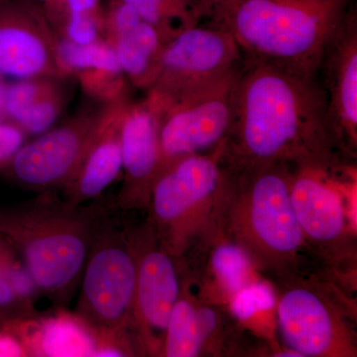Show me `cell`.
I'll list each match as a JSON object with an SVG mask.
<instances>
[{"instance_id":"obj_19","label":"cell","mask_w":357,"mask_h":357,"mask_svg":"<svg viewBox=\"0 0 357 357\" xmlns=\"http://www.w3.org/2000/svg\"><path fill=\"white\" fill-rule=\"evenodd\" d=\"M11 324L28 356H93L95 354V337L76 314L43 321L34 335L24 332L16 321Z\"/></svg>"},{"instance_id":"obj_34","label":"cell","mask_w":357,"mask_h":357,"mask_svg":"<svg viewBox=\"0 0 357 357\" xmlns=\"http://www.w3.org/2000/svg\"><path fill=\"white\" fill-rule=\"evenodd\" d=\"M4 1V0H0V2Z\"/></svg>"},{"instance_id":"obj_22","label":"cell","mask_w":357,"mask_h":357,"mask_svg":"<svg viewBox=\"0 0 357 357\" xmlns=\"http://www.w3.org/2000/svg\"><path fill=\"white\" fill-rule=\"evenodd\" d=\"M57 59L66 77L86 70H105L123 73L112 45L105 39L89 44L70 43L58 38Z\"/></svg>"},{"instance_id":"obj_30","label":"cell","mask_w":357,"mask_h":357,"mask_svg":"<svg viewBox=\"0 0 357 357\" xmlns=\"http://www.w3.org/2000/svg\"><path fill=\"white\" fill-rule=\"evenodd\" d=\"M203 17L210 23L218 24L229 13L244 0H199Z\"/></svg>"},{"instance_id":"obj_25","label":"cell","mask_w":357,"mask_h":357,"mask_svg":"<svg viewBox=\"0 0 357 357\" xmlns=\"http://www.w3.org/2000/svg\"><path fill=\"white\" fill-rule=\"evenodd\" d=\"M229 302L234 318L246 321L257 314L273 310L276 306L277 294L271 285L258 279L234 294Z\"/></svg>"},{"instance_id":"obj_24","label":"cell","mask_w":357,"mask_h":357,"mask_svg":"<svg viewBox=\"0 0 357 357\" xmlns=\"http://www.w3.org/2000/svg\"><path fill=\"white\" fill-rule=\"evenodd\" d=\"M20 261L13 246L0 236V316L6 321L31 319L35 314L16 295L11 282L14 268Z\"/></svg>"},{"instance_id":"obj_10","label":"cell","mask_w":357,"mask_h":357,"mask_svg":"<svg viewBox=\"0 0 357 357\" xmlns=\"http://www.w3.org/2000/svg\"><path fill=\"white\" fill-rule=\"evenodd\" d=\"M136 251L132 328L144 354L161 356L169 319L181 292L175 258L162 248L150 225L131 230Z\"/></svg>"},{"instance_id":"obj_16","label":"cell","mask_w":357,"mask_h":357,"mask_svg":"<svg viewBox=\"0 0 357 357\" xmlns=\"http://www.w3.org/2000/svg\"><path fill=\"white\" fill-rule=\"evenodd\" d=\"M130 102L128 96L103 103L100 119L76 173L63 188L65 201L74 206L96 198L122 171L121 123Z\"/></svg>"},{"instance_id":"obj_28","label":"cell","mask_w":357,"mask_h":357,"mask_svg":"<svg viewBox=\"0 0 357 357\" xmlns=\"http://www.w3.org/2000/svg\"><path fill=\"white\" fill-rule=\"evenodd\" d=\"M24 131L13 122L0 121V170H4L21 147L25 144Z\"/></svg>"},{"instance_id":"obj_27","label":"cell","mask_w":357,"mask_h":357,"mask_svg":"<svg viewBox=\"0 0 357 357\" xmlns=\"http://www.w3.org/2000/svg\"><path fill=\"white\" fill-rule=\"evenodd\" d=\"M142 20L139 13L126 2L109 0V6L105 8V41L112 43Z\"/></svg>"},{"instance_id":"obj_31","label":"cell","mask_w":357,"mask_h":357,"mask_svg":"<svg viewBox=\"0 0 357 357\" xmlns=\"http://www.w3.org/2000/svg\"><path fill=\"white\" fill-rule=\"evenodd\" d=\"M6 79L0 77V121L4 119L3 112V102H4V93H6Z\"/></svg>"},{"instance_id":"obj_26","label":"cell","mask_w":357,"mask_h":357,"mask_svg":"<svg viewBox=\"0 0 357 357\" xmlns=\"http://www.w3.org/2000/svg\"><path fill=\"white\" fill-rule=\"evenodd\" d=\"M84 93L100 100L109 103L126 98V83L123 73L95 70L79 73L76 76Z\"/></svg>"},{"instance_id":"obj_17","label":"cell","mask_w":357,"mask_h":357,"mask_svg":"<svg viewBox=\"0 0 357 357\" xmlns=\"http://www.w3.org/2000/svg\"><path fill=\"white\" fill-rule=\"evenodd\" d=\"M218 311L202 305L181 286L180 296L169 319L161 356L196 357L218 335Z\"/></svg>"},{"instance_id":"obj_32","label":"cell","mask_w":357,"mask_h":357,"mask_svg":"<svg viewBox=\"0 0 357 357\" xmlns=\"http://www.w3.org/2000/svg\"><path fill=\"white\" fill-rule=\"evenodd\" d=\"M37 1H39L40 3H46V2L51 1V0H37Z\"/></svg>"},{"instance_id":"obj_11","label":"cell","mask_w":357,"mask_h":357,"mask_svg":"<svg viewBox=\"0 0 357 357\" xmlns=\"http://www.w3.org/2000/svg\"><path fill=\"white\" fill-rule=\"evenodd\" d=\"M57 45V35L39 1L0 2V77L67 79L59 66Z\"/></svg>"},{"instance_id":"obj_2","label":"cell","mask_w":357,"mask_h":357,"mask_svg":"<svg viewBox=\"0 0 357 357\" xmlns=\"http://www.w3.org/2000/svg\"><path fill=\"white\" fill-rule=\"evenodd\" d=\"M293 175L287 164L231 170L215 220L218 234L241 245L256 270L278 281L299 276L309 249L291 201Z\"/></svg>"},{"instance_id":"obj_29","label":"cell","mask_w":357,"mask_h":357,"mask_svg":"<svg viewBox=\"0 0 357 357\" xmlns=\"http://www.w3.org/2000/svg\"><path fill=\"white\" fill-rule=\"evenodd\" d=\"M28 356L20 335L8 321L0 326V357Z\"/></svg>"},{"instance_id":"obj_14","label":"cell","mask_w":357,"mask_h":357,"mask_svg":"<svg viewBox=\"0 0 357 357\" xmlns=\"http://www.w3.org/2000/svg\"><path fill=\"white\" fill-rule=\"evenodd\" d=\"M121 145L124 178L117 204L123 211L147 206L161 160L159 112L147 98L128 102L121 119Z\"/></svg>"},{"instance_id":"obj_33","label":"cell","mask_w":357,"mask_h":357,"mask_svg":"<svg viewBox=\"0 0 357 357\" xmlns=\"http://www.w3.org/2000/svg\"><path fill=\"white\" fill-rule=\"evenodd\" d=\"M4 321H6V319H4L3 318H2L1 316H0V326H2V324H3Z\"/></svg>"},{"instance_id":"obj_7","label":"cell","mask_w":357,"mask_h":357,"mask_svg":"<svg viewBox=\"0 0 357 357\" xmlns=\"http://www.w3.org/2000/svg\"><path fill=\"white\" fill-rule=\"evenodd\" d=\"M279 283L277 325L287 349L301 357L356 356L347 310L330 288L300 276Z\"/></svg>"},{"instance_id":"obj_8","label":"cell","mask_w":357,"mask_h":357,"mask_svg":"<svg viewBox=\"0 0 357 357\" xmlns=\"http://www.w3.org/2000/svg\"><path fill=\"white\" fill-rule=\"evenodd\" d=\"M243 67L164 107H157L148 98L159 112L160 170L183 157L210 153L225 144Z\"/></svg>"},{"instance_id":"obj_4","label":"cell","mask_w":357,"mask_h":357,"mask_svg":"<svg viewBox=\"0 0 357 357\" xmlns=\"http://www.w3.org/2000/svg\"><path fill=\"white\" fill-rule=\"evenodd\" d=\"M351 10L349 0H244L215 25L230 32L244 62L318 77Z\"/></svg>"},{"instance_id":"obj_1","label":"cell","mask_w":357,"mask_h":357,"mask_svg":"<svg viewBox=\"0 0 357 357\" xmlns=\"http://www.w3.org/2000/svg\"><path fill=\"white\" fill-rule=\"evenodd\" d=\"M337 150L319 76L243 61L223 144L232 171L273 164L331 170L337 165Z\"/></svg>"},{"instance_id":"obj_5","label":"cell","mask_w":357,"mask_h":357,"mask_svg":"<svg viewBox=\"0 0 357 357\" xmlns=\"http://www.w3.org/2000/svg\"><path fill=\"white\" fill-rule=\"evenodd\" d=\"M137 260L131 230L119 229L109 215L98 227L83 275L76 316L96 340L93 356L132 354V328Z\"/></svg>"},{"instance_id":"obj_21","label":"cell","mask_w":357,"mask_h":357,"mask_svg":"<svg viewBox=\"0 0 357 357\" xmlns=\"http://www.w3.org/2000/svg\"><path fill=\"white\" fill-rule=\"evenodd\" d=\"M169 40L204 20L199 0H121Z\"/></svg>"},{"instance_id":"obj_18","label":"cell","mask_w":357,"mask_h":357,"mask_svg":"<svg viewBox=\"0 0 357 357\" xmlns=\"http://www.w3.org/2000/svg\"><path fill=\"white\" fill-rule=\"evenodd\" d=\"M169 41L156 27L142 20L110 45L126 79L136 88L147 91L158 75L162 54Z\"/></svg>"},{"instance_id":"obj_12","label":"cell","mask_w":357,"mask_h":357,"mask_svg":"<svg viewBox=\"0 0 357 357\" xmlns=\"http://www.w3.org/2000/svg\"><path fill=\"white\" fill-rule=\"evenodd\" d=\"M102 109L83 112L25 143L4 170L23 187L51 192L69 183L88 146Z\"/></svg>"},{"instance_id":"obj_15","label":"cell","mask_w":357,"mask_h":357,"mask_svg":"<svg viewBox=\"0 0 357 357\" xmlns=\"http://www.w3.org/2000/svg\"><path fill=\"white\" fill-rule=\"evenodd\" d=\"M319 74L324 75L328 119L340 151L354 152L357 140V23L351 11L328 50Z\"/></svg>"},{"instance_id":"obj_3","label":"cell","mask_w":357,"mask_h":357,"mask_svg":"<svg viewBox=\"0 0 357 357\" xmlns=\"http://www.w3.org/2000/svg\"><path fill=\"white\" fill-rule=\"evenodd\" d=\"M102 206H74L51 192L0 206V236L22 260L39 293L64 302L81 282Z\"/></svg>"},{"instance_id":"obj_9","label":"cell","mask_w":357,"mask_h":357,"mask_svg":"<svg viewBox=\"0 0 357 357\" xmlns=\"http://www.w3.org/2000/svg\"><path fill=\"white\" fill-rule=\"evenodd\" d=\"M243 64V54L229 31L213 23H199L167 43L147 98L157 107H164Z\"/></svg>"},{"instance_id":"obj_20","label":"cell","mask_w":357,"mask_h":357,"mask_svg":"<svg viewBox=\"0 0 357 357\" xmlns=\"http://www.w3.org/2000/svg\"><path fill=\"white\" fill-rule=\"evenodd\" d=\"M211 251V271L220 292L229 301L234 294L258 280L256 268L241 245L223 236Z\"/></svg>"},{"instance_id":"obj_6","label":"cell","mask_w":357,"mask_h":357,"mask_svg":"<svg viewBox=\"0 0 357 357\" xmlns=\"http://www.w3.org/2000/svg\"><path fill=\"white\" fill-rule=\"evenodd\" d=\"M223 144L210 153L172 162L155 178L148 208L149 225L162 248L178 257L201 230L215 227L218 203L231 170Z\"/></svg>"},{"instance_id":"obj_23","label":"cell","mask_w":357,"mask_h":357,"mask_svg":"<svg viewBox=\"0 0 357 357\" xmlns=\"http://www.w3.org/2000/svg\"><path fill=\"white\" fill-rule=\"evenodd\" d=\"M65 79L40 96L11 122L20 126L26 134L31 135H40L53 128L64 112L67 102L68 96L63 84Z\"/></svg>"},{"instance_id":"obj_13","label":"cell","mask_w":357,"mask_h":357,"mask_svg":"<svg viewBox=\"0 0 357 357\" xmlns=\"http://www.w3.org/2000/svg\"><path fill=\"white\" fill-rule=\"evenodd\" d=\"M330 170L296 167L291 201L307 248L335 265L352 255L351 234L342 197L325 180Z\"/></svg>"}]
</instances>
